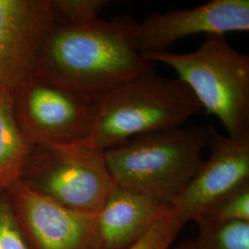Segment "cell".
<instances>
[{
	"label": "cell",
	"instance_id": "cell-1",
	"mask_svg": "<svg viewBox=\"0 0 249 249\" xmlns=\"http://www.w3.org/2000/svg\"><path fill=\"white\" fill-rule=\"evenodd\" d=\"M137 25L128 16L83 26L53 24L45 36L33 76L90 104L154 71L139 52Z\"/></svg>",
	"mask_w": 249,
	"mask_h": 249
},
{
	"label": "cell",
	"instance_id": "cell-2",
	"mask_svg": "<svg viewBox=\"0 0 249 249\" xmlns=\"http://www.w3.org/2000/svg\"><path fill=\"white\" fill-rule=\"evenodd\" d=\"M84 144L107 151L135 137L181 126L202 107L187 85L155 71L118 87L94 104Z\"/></svg>",
	"mask_w": 249,
	"mask_h": 249
},
{
	"label": "cell",
	"instance_id": "cell-3",
	"mask_svg": "<svg viewBox=\"0 0 249 249\" xmlns=\"http://www.w3.org/2000/svg\"><path fill=\"white\" fill-rule=\"evenodd\" d=\"M210 125L141 135L105 151L116 187L173 203L201 165Z\"/></svg>",
	"mask_w": 249,
	"mask_h": 249
},
{
	"label": "cell",
	"instance_id": "cell-4",
	"mask_svg": "<svg viewBox=\"0 0 249 249\" xmlns=\"http://www.w3.org/2000/svg\"><path fill=\"white\" fill-rule=\"evenodd\" d=\"M144 57L173 68L201 107L221 121L227 136H249V56L233 49L224 36H205L191 53L165 51Z\"/></svg>",
	"mask_w": 249,
	"mask_h": 249
},
{
	"label": "cell",
	"instance_id": "cell-5",
	"mask_svg": "<svg viewBox=\"0 0 249 249\" xmlns=\"http://www.w3.org/2000/svg\"><path fill=\"white\" fill-rule=\"evenodd\" d=\"M20 181L59 204L87 213H97L116 187L105 151L84 143L35 147Z\"/></svg>",
	"mask_w": 249,
	"mask_h": 249
},
{
	"label": "cell",
	"instance_id": "cell-6",
	"mask_svg": "<svg viewBox=\"0 0 249 249\" xmlns=\"http://www.w3.org/2000/svg\"><path fill=\"white\" fill-rule=\"evenodd\" d=\"M15 119L35 147L83 143L89 136L94 106L35 76L12 91Z\"/></svg>",
	"mask_w": 249,
	"mask_h": 249
},
{
	"label": "cell",
	"instance_id": "cell-7",
	"mask_svg": "<svg viewBox=\"0 0 249 249\" xmlns=\"http://www.w3.org/2000/svg\"><path fill=\"white\" fill-rule=\"evenodd\" d=\"M210 156L175 200L173 207L187 222L249 185V136L239 139L219 133L210 125Z\"/></svg>",
	"mask_w": 249,
	"mask_h": 249
},
{
	"label": "cell",
	"instance_id": "cell-8",
	"mask_svg": "<svg viewBox=\"0 0 249 249\" xmlns=\"http://www.w3.org/2000/svg\"><path fill=\"white\" fill-rule=\"evenodd\" d=\"M249 31V0H211L193 9L152 12L137 25L143 56L168 51L179 40L198 34L224 36Z\"/></svg>",
	"mask_w": 249,
	"mask_h": 249
},
{
	"label": "cell",
	"instance_id": "cell-9",
	"mask_svg": "<svg viewBox=\"0 0 249 249\" xmlns=\"http://www.w3.org/2000/svg\"><path fill=\"white\" fill-rule=\"evenodd\" d=\"M6 191L31 249H89L97 213L67 208L20 180Z\"/></svg>",
	"mask_w": 249,
	"mask_h": 249
},
{
	"label": "cell",
	"instance_id": "cell-10",
	"mask_svg": "<svg viewBox=\"0 0 249 249\" xmlns=\"http://www.w3.org/2000/svg\"><path fill=\"white\" fill-rule=\"evenodd\" d=\"M48 0H0V89L30 78L53 26Z\"/></svg>",
	"mask_w": 249,
	"mask_h": 249
},
{
	"label": "cell",
	"instance_id": "cell-11",
	"mask_svg": "<svg viewBox=\"0 0 249 249\" xmlns=\"http://www.w3.org/2000/svg\"><path fill=\"white\" fill-rule=\"evenodd\" d=\"M173 205L115 187L96 214L89 249H127L150 231Z\"/></svg>",
	"mask_w": 249,
	"mask_h": 249
},
{
	"label": "cell",
	"instance_id": "cell-12",
	"mask_svg": "<svg viewBox=\"0 0 249 249\" xmlns=\"http://www.w3.org/2000/svg\"><path fill=\"white\" fill-rule=\"evenodd\" d=\"M34 149L15 119L12 91L0 89V189L20 180Z\"/></svg>",
	"mask_w": 249,
	"mask_h": 249
},
{
	"label": "cell",
	"instance_id": "cell-13",
	"mask_svg": "<svg viewBox=\"0 0 249 249\" xmlns=\"http://www.w3.org/2000/svg\"><path fill=\"white\" fill-rule=\"evenodd\" d=\"M201 249H249V221L196 222Z\"/></svg>",
	"mask_w": 249,
	"mask_h": 249
},
{
	"label": "cell",
	"instance_id": "cell-14",
	"mask_svg": "<svg viewBox=\"0 0 249 249\" xmlns=\"http://www.w3.org/2000/svg\"><path fill=\"white\" fill-rule=\"evenodd\" d=\"M53 24L83 26L98 20L108 0H48Z\"/></svg>",
	"mask_w": 249,
	"mask_h": 249
},
{
	"label": "cell",
	"instance_id": "cell-15",
	"mask_svg": "<svg viewBox=\"0 0 249 249\" xmlns=\"http://www.w3.org/2000/svg\"><path fill=\"white\" fill-rule=\"evenodd\" d=\"M187 219L173 207L142 238L127 249H170Z\"/></svg>",
	"mask_w": 249,
	"mask_h": 249
},
{
	"label": "cell",
	"instance_id": "cell-16",
	"mask_svg": "<svg viewBox=\"0 0 249 249\" xmlns=\"http://www.w3.org/2000/svg\"><path fill=\"white\" fill-rule=\"evenodd\" d=\"M249 221V185L225 196L210 207L193 222Z\"/></svg>",
	"mask_w": 249,
	"mask_h": 249
},
{
	"label": "cell",
	"instance_id": "cell-17",
	"mask_svg": "<svg viewBox=\"0 0 249 249\" xmlns=\"http://www.w3.org/2000/svg\"><path fill=\"white\" fill-rule=\"evenodd\" d=\"M0 249H32L18 225L6 189H0Z\"/></svg>",
	"mask_w": 249,
	"mask_h": 249
},
{
	"label": "cell",
	"instance_id": "cell-18",
	"mask_svg": "<svg viewBox=\"0 0 249 249\" xmlns=\"http://www.w3.org/2000/svg\"><path fill=\"white\" fill-rule=\"evenodd\" d=\"M175 249H201L196 243V241H184L178 245Z\"/></svg>",
	"mask_w": 249,
	"mask_h": 249
}]
</instances>
